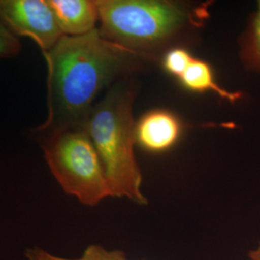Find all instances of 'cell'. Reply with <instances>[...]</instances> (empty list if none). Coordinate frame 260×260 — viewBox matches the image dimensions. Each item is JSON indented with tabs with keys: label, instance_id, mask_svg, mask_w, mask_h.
Listing matches in <instances>:
<instances>
[{
	"label": "cell",
	"instance_id": "52a82bcc",
	"mask_svg": "<svg viewBox=\"0 0 260 260\" xmlns=\"http://www.w3.org/2000/svg\"><path fill=\"white\" fill-rule=\"evenodd\" d=\"M65 36H80L95 29L99 20L96 1L47 0Z\"/></svg>",
	"mask_w": 260,
	"mask_h": 260
},
{
	"label": "cell",
	"instance_id": "6da1fadb",
	"mask_svg": "<svg viewBox=\"0 0 260 260\" xmlns=\"http://www.w3.org/2000/svg\"><path fill=\"white\" fill-rule=\"evenodd\" d=\"M47 68V116L31 134L41 143L58 132L86 129L93 100L138 64L139 53L103 38L99 28L63 36L43 53Z\"/></svg>",
	"mask_w": 260,
	"mask_h": 260
},
{
	"label": "cell",
	"instance_id": "7a4b0ae2",
	"mask_svg": "<svg viewBox=\"0 0 260 260\" xmlns=\"http://www.w3.org/2000/svg\"><path fill=\"white\" fill-rule=\"evenodd\" d=\"M134 89L126 80L114 84L91 111L86 130L93 141L105 172L112 197L127 198L146 205L142 174L134 154Z\"/></svg>",
	"mask_w": 260,
	"mask_h": 260
},
{
	"label": "cell",
	"instance_id": "3957f363",
	"mask_svg": "<svg viewBox=\"0 0 260 260\" xmlns=\"http://www.w3.org/2000/svg\"><path fill=\"white\" fill-rule=\"evenodd\" d=\"M100 33L137 53L172 41L185 27V10L169 1L98 0Z\"/></svg>",
	"mask_w": 260,
	"mask_h": 260
},
{
	"label": "cell",
	"instance_id": "4fadbf2b",
	"mask_svg": "<svg viewBox=\"0 0 260 260\" xmlns=\"http://www.w3.org/2000/svg\"><path fill=\"white\" fill-rule=\"evenodd\" d=\"M249 257L251 260H260V243L257 249L249 252Z\"/></svg>",
	"mask_w": 260,
	"mask_h": 260
},
{
	"label": "cell",
	"instance_id": "30bf717a",
	"mask_svg": "<svg viewBox=\"0 0 260 260\" xmlns=\"http://www.w3.org/2000/svg\"><path fill=\"white\" fill-rule=\"evenodd\" d=\"M25 260H129L121 251H108L100 245H90L78 258H64L41 248H32L25 252Z\"/></svg>",
	"mask_w": 260,
	"mask_h": 260
},
{
	"label": "cell",
	"instance_id": "9c48e42d",
	"mask_svg": "<svg viewBox=\"0 0 260 260\" xmlns=\"http://www.w3.org/2000/svg\"><path fill=\"white\" fill-rule=\"evenodd\" d=\"M240 57L248 70L260 73V1L241 36Z\"/></svg>",
	"mask_w": 260,
	"mask_h": 260
},
{
	"label": "cell",
	"instance_id": "7c38bea8",
	"mask_svg": "<svg viewBox=\"0 0 260 260\" xmlns=\"http://www.w3.org/2000/svg\"><path fill=\"white\" fill-rule=\"evenodd\" d=\"M20 51L21 44L19 38L0 21V59L16 57Z\"/></svg>",
	"mask_w": 260,
	"mask_h": 260
},
{
	"label": "cell",
	"instance_id": "277c9868",
	"mask_svg": "<svg viewBox=\"0 0 260 260\" xmlns=\"http://www.w3.org/2000/svg\"><path fill=\"white\" fill-rule=\"evenodd\" d=\"M48 168L68 195L84 205H98L111 190L103 163L87 130L58 132L41 142Z\"/></svg>",
	"mask_w": 260,
	"mask_h": 260
},
{
	"label": "cell",
	"instance_id": "8992f818",
	"mask_svg": "<svg viewBox=\"0 0 260 260\" xmlns=\"http://www.w3.org/2000/svg\"><path fill=\"white\" fill-rule=\"evenodd\" d=\"M181 123L171 112L155 110L135 124V140L144 149L161 152L172 148L180 136Z\"/></svg>",
	"mask_w": 260,
	"mask_h": 260
},
{
	"label": "cell",
	"instance_id": "8fae6325",
	"mask_svg": "<svg viewBox=\"0 0 260 260\" xmlns=\"http://www.w3.org/2000/svg\"><path fill=\"white\" fill-rule=\"evenodd\" d=\"M193 58L194 57L190 54V52L184 48H172L164 56L163 66L169 74L179 78L185 72Z\"/></svg>",
	"mask_w": 260,
	"mask_h": 260
},
{
	"label": "cell",
	"instance_id": "5b68a950",
	"mask_svg": "<svg viewBox=\"0 0 260 260\" xmlns=\"http://www.w3.org/2000/svg\"><path fill=\"white\" fill-rule=\"evenodd\" d=\"M0 21L17 37L32 39L43 53L65 36L47 0H0Z\"/></svg>",
	"mask_w": 260,
	"mask_h": 260
},
{
	"label": "cell",
	"instance_id": "ba28073f",
	"mask_svg": "<svg viewBox=\"0 0 260 260\" xmlns=\"http://www.w3.org/2000/svg\"><path fill=\"white\" fill-rule=\"evenodd\" d=\"M179 80L189 90L199 93L213 92L230 103H235L242 99L241 93L230 92L216 83L210 65L195 57L179 77Z\"/></svg>",
	"mask_w": 260,
	"mask_h": 260
}]
</instances>
